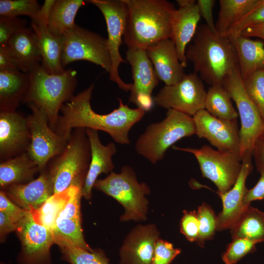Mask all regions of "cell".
<instances>
[{
  "instance_id": "24",
  "label": "cell",
  "mask_w": 264,
  "mask_h": 264,
  "mask_svg": "<svg viewBox=\"0 0 264 264\" xmlns=\"http://www.w3.org/2000/svg\"><path fill=\"white\" fill-rule=\"evenodd\" d=\"M158 80L165 86L179 82L186 74L174 42L170 39L161 41L146 49Z\"/></svg>"
},
{
  "instance_id": "41",
  "label": "cell",
  "mask_w": 264,
  "mask_h": 264,
  "mask_svg": "<svg viewBox=\"0 0 264 264\" xmlns=\"http://www.w3.org/2000/svg\"><path fill=\"white\" fill-rule=\"evenodd\" d=\"M27 24L26 20L19 17H0V46H6L12 37Z\"/></svg>"
},
{
  "instance_id": "46",
  "label": "cell",
  "mask_w": 264,
  "mask_h": 264,
  "mask_svg": "<svg viewBox=\"0 0 264 264\" xmlns=\"http://www.w3.org/2000/svg\"><path fill=\"white\" fill-rule=\"evenodd\" d=\"M260 177L256 184L251 189L247 190L243 198L245 206L250 205L254 200L264 199V173H261Z\"/></svg>"
},
{
  "instance_id": "51",
  "label": "cell",
  "mask_w": 264,
  "mask_h": 264,
  "mask_svg": "<svg viewBox=\"0 0 264 264\" xmlns=\"http://www.w3.org/2000/svg\"><path fill=\"white\" fill-rule=\"evenodd\" d=\"M176 2L179 7H185L195 5L197 1L195 0H177Z\"/></svg>"
},
{
  "instance_id": "14",
  "label": "cell",
  "mask_w": 264,
  "mask_h": 264,
  "mask_svg": "<svg viewBox=\"0 0 264 264\" xmlns=\"http://www.w3.org/2000/svg\"><path fill=\"white\" fill-rule=\"evenodd\" d=\"M16 231L21 243L19 264H51L50 249L54 243L52 233L37 223L30 212L26 211Z\"/></svg>"
},
{
  "instance_id": "47",
  "label": "cell",
  "mask_w": 264,
  "mask_h": 264,
  "mask_svg": "<svg viewBox=\"0 0 264 264\" xmlns=\"http://www.w3.org/2000/svg\"><path fill=\"white\" fill-rule=\"evenodd\" d=\"M257 171L264 173V132L257 139L252 152Z\"/></svg>"
},
{
  "instance_id": "22",
  "label": "cell",
  "mask_w": 264,
  "mask_h": 264,
  "mask_svg": "<svg viewBox=\"0 0 264 264\" xmlns=\"http://www.w3.org/2000/svg\"><path fill=\"white\" fill-rule=\"evenodd\" d=\"M91 151V159L88 170L82 189V197L89 200L92 190L98 176L101 174H110L114 165L112 156L117 152L115 144L110 142L106 145L101 143L98 131L85 129Z\"/></svg>"
},
{
  "instance_id": "35",
  "label": "cell",
  "mask_w": 264,
  "mask_h": 264,
  "mask_svg": "<svg viewBox=\"0 0 264 264\" xmlns=\"http://www.w3.org/2000/svg\"><path fill=\"white\" fill-rule=\"evenodd\" d=\"M58 246L63 259L70 264H111L101 249L89 251L66 243Z\"/></svg>"
},
{
  "instance_id": "50",
  "label": "cell",
  "mask_w": 264,
  "mask_h": 264,
  "mask_svg": "<svg viewBox=\"0 0 264 264\" xmlns=\"http://www.w3.org/2000/svg\"><path fill=\"white\" fill-rule=\"evenodd\" d=\"M240 35L248 38L257 37L264 43V23L248 27L243 30Z\"/></svg>"
},
{
  "instance_id": "10",
  "label": "cell",
  "mask_w": 264,
  "mask_h": 264,
  "mask_svg": "<svg viewBox=\"0 0 264 264\" xmlns=\"http://www.w3.org/2000/svg\"><path fill=\"white\" fill-rule=\"evenodd\" d=\"M174 150L190 153L198 161L202 176L217 186L219 196L228 192L235 183L242 168L239 154L215 150L208 145L199 149L173 146Z\"/></svg>"
},
{
  "instance_id": "20",
  "label": "cell",
  "mask_w": 264,
  "mask_h": 264,
  "mask_svg": "<svg viewBox=\"0 0 264 264\" xmlns=\"http://www.w3.org/2000/svg\"><path fill=\"white\" fill-rule=\"evenodd\" d=\"M252 157L251 153L243 156L241 170L235 183L228 192L219 196L222 200V209L217 215L218 231L230 229L248 206L243 204V198L248 190L245 186L246 178L253 169Z\"/></svg>"
},
{
  "instance_id": "1",
  "label": "cell",
  "mask_w": 264,
  "mask_h": 264,
  "mask_svg": "<svg viewBox=\"0 0 264 264\" xmlns=\"http://www.w3.org/2000/svg\"><path fill=\"white\" fill-rule=\"evenodd\" d=\"M93 88L92 84L62 106L55 132L69 137L74 129H91L107 132L119 144H130V131L141 120L145 111L131 108L119 99L117 109L108 114L97 113L90 104Z\"/></svg>"
},
{
  "instance_id": "30",
  "label": "cell",
  "mask_w": 264,
  "mask_h": 264,
  "mask_svg": "<svg viewBox=\"0 0 264 264\" xmlns=\"http://www.w3.org/2000/svg\"><path fill=\"white\" fill-rule=\"evenodd\" d=\"M83 0H54L49 10L47 25L52 35L62 37L75 24L79 9L86 4Z\"/></svg>"
},
{
  "instance_id": "2",
  "label": "cell",
  "mask_w": 264,
  "mask_h": 264,
  "mask_svg": "<svg viewBox=\"0 0 264 264\" xmlns=\"http://www.w3.org/2000/svg\"><path fill=\"white\" fill-rule=\"evenodd\" d=\"M186 50L187 60L196 73L211 86L220 84L238 65L235 47L229 38L212 32L206 24L198 26Z\"/></svg>"
},
{
  "instance_id": "25",
  "label": "cell",
  "mask_w": 264,
  "mask_h": 264,
  "mask_svg": "<svg viewBox=\"0 0 264 264\" xmlns=\"http://www.w3.org/2000/svg\"><path fill=\"white\" fill-rule=\"evenodd\" d=\"M200 17L196 4L176 9L172 15L170 39L174 42L184 67L187 65L186 50L196 32Z\"/></svg>"
},
{
  "instance_id": "4",
  "label": "cell",
  "mask_w": 264,
  "mask_h": 264,
  "mask_svg": "<svg viewBox=\"0 0 264 264\" xmlns=\"http://www.w3.org/2000/svg\"><path fill=\"white\" fill-rule=\"evenodd\" d=\"M28 73L30 85L23 103H33L42 108L55 131L62 106L74 96L77 71L68 68L61 74H49L40 64Z\"/></svg>"
},
{
  "instance_id": "48",
  "label": "cell",
  "mask_w": 264,
  "mask_h": 264,
  "mask_svg": "<svg viewBox=\"0 0 264 264\" xmlns=\"http://www.w3.org/2000/svg\"><path fill=\"white\" fill-rule=\"evenodd\" d=\"M18 223L12 219L0 212V238L1 242L5 239L6 235L17 230Z\"/></svg>"
},
{
  "instance_id": "36",
  "label": "cell",
  "mask_w": 264,
  "mask_h": 264,
  "mask_svg": "<svg viewBox=\"0 0 264 264\" xmlns=\"http://www.w3.org/2000/svg\"><path fill=\"white\" fill-rule=\"evenodd\" d=\"M41 8L36 0H0V17L26 16L32 20L38 16Z\"/></svg>"
},
{
  "instance_id": "3",
  "label": "cell",
  "mask_w": 264,
  "mask_h": 264,
  "mask_svg": "<svg viewBox=\"0 0 264 264\" xmlns=\"http://www.w3.org/2000/svg\"><path fill=\"white\" fill-rule=\"evenodd\" d=\"M127 8L124 43L128 48L146 50L170 39L171 21L176 9L165 0H124Z\"/></svg>"
},
{
  "instance_id": "52",
  "label": "cell",
  "mask_w": 264,
  "mask_h": 264,
  "mask_svg": "<svg viewBox=\"0 0 264 264\" xmlns=\"http://www.w3.org/2000/svg\"><path fill=\"white\" fill-rule=\"evenodd\" d=\"M0 264H6L3 263H0Z\"/></svg>"
},
{
  "instance_id": "18",
  "label": "cell",
  "mask_w": 264,
  "mask_h": 264,
  "mask_svg": "<svg viewBox=\"0 0 264 264\" xmlns=\"http://www.w3.org/2000/svg\"><path fill=\"white\" fill-rule=\"evenodd\" d=\"M82 187V185H75L68 202L57 219L52 235L54 242L58 245L66 243L91 251L93 249L86 242L81 226Z\"/></svg>"
},
{
  "instance_id": "49",
  "label": "cell",
  "mask_w": 264,
  "mask_h": 264,
  "mask_svg": "<svg viewBox=\"0 0 264 264\" xmlns=\"http://www.w3.org/2000/svg\"><path fill=\"white\" fill-rule=\"evenodd\" d=\"M19 71L6 46H0V71Z\"/></svg>"
},
{
  "instance_id": "6",
  "label": "cell",
  "mask_w": 264,
  "mask_h": 264,
  "mask_svg": "<svg viewBox=\"0 0 264 264\" xmlns=\"http://www.w3.org/2000/svg\"><path fill=\"white\" fill-rule=\"evenodd\" d=\"M90 159V147L86 129H73L64 151L46 167L54 194L63 192L72 185L83 186Z\"/></svg>"
},
{
  "instance_id": "40",
  "label": "cell",
  "mask_w": 264,
  "mask_h": 264,
  "mask_svg": "<svg viewBox=\"0 0 264 264\" xmlns=\"http://www.w3.org/2000/svg\"><path fill=\"white\" fill-rule=\"evenodd\" d=\"M264 23V0L259 3L242 19L234 24L226 36L232 38L240 35L245 28Z\"/></svg>"
},
{
  "instance_id": "33",
  "label": "cell",
  "mask_w": 264,
  "mask_h": 264,
  "mask_svg": "<svg viewBox=\"0 0 264 264\" xmlns=\"http://www.w3.org/2000/svg\"><path fill=\"white\" fill-rule=\"evenodd\" d=\"M232 99L222 85L211 86L206 92L204 107L212 115L223 120L237 119L238 112L234 108Z\"/></svg>"
},
{
  "instance_id": "37",
  "label": "cell",
  "mask_w": 264,
  "mask_h": 264,
  "mask_svg": "<svg viewBox=\"0 0 264 264\" xmlns=\"http://www.w3.org/2000/svg\"><path fill=\"white\" fill-rule=\"evenodd\" d=\"M197 215L199 223L198 244L203 247L206 241L214 237L217 231V218L214 210L207 203H202L198 207Z\"/></svg>"
},
{
  "instance_id": "11",
  "label": "cell",
  "mask_w": 264,
  "mask_h": 264,
  "mask_svg": "<svg viewBox=\"0 0 264 264\" xmlns=\"http://www.w3.org/2000/svg\"><path fill=\"white\" fill-rule=\"evenodd\" d=\"M27 104L31 110L26 117L31 135L27 153L41 173L64 151L70 137L60 135L50 127L47 115L42 108L33 103Z\"/></svg>"
},
{
  "instance_id": "19",
  "label": "cell",
  "mask_w": 264,
  "mask_h": 264,
  "mask_svg": "<svg viewBox=\"0 0 264 264\" xmlns=\"http://www.w3.org/2000/svg\"><path fill=\"white\" fill-rule=\"evenodd\" d=\"M155 224H138L125 238L119 250V264H151L159 238Z\"/></svg>"
},
{
  "instance_id": "28",
  "label": "cell",
  "mask_w": 264,
  "mask_h": 264,
  "mask_svg": "<svg viewBox=\"0 0 264 264\" xmlns=\"http://www.w3.org/2000/svg\"><path fill=\"white\" fill-rule=\"evenodd\" d=\"M229 38L235 47L242 79L264 69V43L262 41L254 40L242 35Z\"/></svg>"
},
{
  "instance_id": "42",
  "label": "cell",
  "mask_w": 264,
  "mask_h": 264,
  "mask_svg": "<svg viewBox=\"0 0 264 264\" xmlns=\"http://www.w3.org/2000/svg\"><path fill=\"white\" fill-rule=\"evenodd\" d=\"M181 252V249L175 248L173 244L159 238L155 245L151 264H171Z\"/></svg>"
},
{
  "instance_id": "44",
  "label": "cell",
  "mask_w": 264,
  "mask_h": 264,
  "mask_svg": "<svg viewBox=\"0 0 264 264\" xmlns=\"http://www.w3.org/2000/svg\"><path fill=\"white\" fill-rule=\"evenodd\" d=\"M0 212L5 214L17 223L23 218L26 213V211L11 201L1 190L0 192Z\"/></svg>"
},
{
  "instance_id": "12",
  "label": "cell",
  "mask_w": 264,
  "mask_h": 264,
  "mask_svg": "<svg viewBox=\"0 0 264 264\" xmlns=\"http://www.w3.org/2000/svg\"><path fill=\"white\" fill-rule=\"evenodd\" d=\"M95 5L102 13L106 21L108 37V45L111 61L110 79L126 91L130 90L132 84L124 82L119 74L121 63L126 61L122 58L119 49L122 44L127 14L124 0H89L86 1Z\"/></svg>"
},
{
  "instance_id": "15",
  "label": "cell",
  "mask_w": 264,
  "mask_h": 264,
  "mask_svg": "<svg viewBox=\"0 0 264 264\" xmlns=\"http://www.w3.org/2000/svg\"><path fill=\"white\" fill-rule=\"evenodd\" d=\"M196 134L207 139L217 150L239 154L240 130L237 119L223 120L215 117L205 109L193 116Z\"/></svg>"
},
{
  "instance_id": "16",
  "label": "cell",
  "mask_w": 264,
  "mask_h": 264,
  "mask_svg": "<svg viewBox=\"0 0 264 264\" xmlns=\"http://www.w3.org/2000/svg\"><path fill=\"white\" fill-rule=\"evenodd\" d=\"M54 0L44 1L38 16L31 20L30 26L37 38L42 58V67L49 74H59L66 70L61 61L62 37L50 33L47 25L49 10Z\"/></svg>"
},
{
  "instance_id": "7",
  "label": "cell",
  "mask_w": 264,
  "mask_h": 264,
  "mask_svg": "<svg viewBox=\"0 0 264 264\" xmlns=\"http://www.w3.org/2000/svg\"><path fill=\"white\" fill-rule=\"evenodd\" d=\"M196 134L192 116L169 109L162 121L152 123L138 138L135 149L138 154L155 164L163 159L166 151L182 138Z\"/></svg>"
},
{
  "instance_id": "34",
  "label": "cell",
  "mask_w": 264,
  "mask_h": 264,
  "mask_svg": "<svg viewBox=\"0 0 264 264\" xmlns=\"http://www.w3.org/2000/svg\"><path fill=\"white\" fill-rule=\"evenodd\" d=\"M74 186L72 185L63 192L54 194L39 209L31 212L34 220L52 233L57 219L68 202Z\"/></svg>"
},
{
  "instance_id": "31",
  "label": "cell",
  "mask_w": 264,
  "mask_h": 264,
  "mask_svg": "<svg viewBox=\"0 0 264 264\" xmlns=\"http://www.w3.org/2000/svg\"><path fill=\"white\" fill-rule=\"evenodd\" d=\"M230 230L232 240L264 242V212L249 205Z\"/></svg>"
},
{
  "instance_id": "13",
  "label": "cell",
  "mask_w": 264,
  "mask_h": 264,
  "mask_svg": "<svg viewBox=\"0 0 264 264\" xmlns=\"http://www.w3.org/2000/svg\"><path fill=\"white\" fill-rule=\"evenodd\" d=\"M206 92L202 80L195 72L185 74L178 83L165 86L153 98L154 103L191 116L205 109Z\"/></svg>"
},
{
  "instance_id": "9",
  "label": "cell",
  "mask_w": 264,
  "mask_h": 264,
  "mask_svg": "<svg viewBox=\"0 0 264 264\" xmlns=\"http://www.w3.org/2000/svg\"><path fill=\"white\" fill-rule=\"evenodd\" d=\"M78 61L94 63L109 73L111 68L107 39L75 24L62 36L61 61L65 68Z\"/></svg>"
},
{
  "instance_id": "5",
  "label": "cell",
  "mask_w": 264,
  "mask_h": 264,
  "mask_svg": "<svg viewBox=\"0 0 264 264\" xmlns=\"http://www.w3.org/2000/svg\"><path fill=\"white\" fill-rule=\"evenodd\" d=\"M94 188L111 197L124 208L121 221H145L147 219L151 190L145 182H139L133 170L124 166L119 173L111 172L103 179H97Z\"/></svg>"
},
{
  "instance_id": "23",
  "label": "cell",
  "mask_w": 264,
  "mask_h": 264,
  "mask_svg": "<svg viewBox=\"0 0 264 264\" xmlns=\"http://www.w3.org/2000/svg\"><path fill=\"white\" fill-rule=\"evenodd\" d=\"M126 54V60L131 66L133 79L129 101L134 104L139 98L152 97L153 90L159 80L146 50L129 48Z\"/></svg>"
},
{
  "instance_id": "26",
  "label": "cell",
  "mask_w": 264,
  "mask_h": 264,
  "mask_svg": "<svg viewBox=\"0 0 264 264\" xmlns=\"http://www.w3.org/2000/svg\"><path fill=\"white\" fill-rule=\"evenodd\" d=\"M6 46L19 71L29 73L41 64L42 58L35 34L31 26L17 32Z\"/></svg>"
},
{
  "instance_id": "21",
  "label": "cell",
  "mask_w": 264,
  "mask_h": 264,
  "mask_svg": "<svg viewBox=\"0 0 264 264\" xmlns=\"http://www.w3.org/2000/svg\"><path fill=\"white\" fill-rule=\"evenodd\" d=\"M1 190L16 205L30 212L39 209L54 194L52 182L46 168L36 179L25 184L10 185Z\"/></svg>"
},
{
  "instance_id": "43",
  "label": "cell",
  "mask_w": 264,
  "mask_h": 264,
  "mask_svg": "<svg viewBox=\"0 0 264 264\" xmlns=\"http://www.w3.org/2000/svg\"><path fill=\"white\" fill-rule=\"evenodd\" d=\"M180 232L190 242H197L199 235V223L197 211L184 210L180 222Z\"/></svg>"
},
{
  "instance_id": "8",
  "label": "cell",
  "mask_w": 264,
  "mask_h": 264,
  "mask_svg": "<svg viewBox=\"0 0 264 264\" xmlns=\"http://www.w3.org/2000/svg\"><path fill=\"white\" fill-rule=\"evenodd\" d=\"M222 85L238 110L241 125L240 158L242 161L245 154H252L257 139L264 132V121L244 88L238 65L226 75Z\"/></svg>"
},
{
  "instance_id": "29",
  "label": "cell",
  "mask_w": 264,
  "mask_h": 264,
  "mask_svg": "<svg viewBox=\"0 0 264 264\" xmlns=\"http://www.w3.org/2000/svg\"><path fill=\"white\" fill-rule=\"evenodd\" d=\"M38 172V166L27 152L1 161L0 187L3 190L10 185L27 183Z\"/></svg>"
},
{
  "instance_id": "32",
  "label": "cell",
  "mask_w": 264,
  "mask_h": 264,
  "mask_svg": "<svg viewBox=\"0 0 264 264\" xmlns=\"http://www.w3.org/2000/svg\"><path fill=\"white\" fill-rule=\"evenodd\" d=\"M259 1L260 0H220V11L215 23L217 33L226 36L230 29Z\"/></svg>"
},
{
  "instance_id": "38",
  "label": "cell",
  "mask_w": 264,
  "mask_h": 264,
  "mask_svg": "<svg viewBox=\"0 0 264 264\" xmlns=\"http://www.w3.org/2000/svg\"><path fill=\"white\" fill-rule=\"evenodd\" d=\"M244 88L264 121V69L242 79Z\"/></svg>"
},
{
  "instance_id": "17",
  "label": "cell",
  "mask_w": 264,
  "mask_h": 264,
  "mask_svg": "<svg viewBox=\"0 0 264 264\" xmlns=\"http://www.w3.org/2000/svg\"><path fill=\"white\" fill-rule=\"evenodd\" d=\"M30 141L26 117L16 111L0 112V162L27 152Z\"/></svg>"
},
{
  "instance_id": "27",
  "label": "cell",
  "mask_w": 264,
  "mask_h": 264,
  "mask_svg": "<svg viewBox=\"0 0 264 264\" xmlns=\"http://www.w3.org/2000/svg\"><path fill=\"white\" fill-rule=\"evenodd\" d=\"M29 85L28 73L0 71V112L16 111L23 103Z\"/></svg>"
},
{
  "instance_id": "39",
  "label": "cell",
  "mask_w": 264,
  "mask_h": 264,
  "mask_svg": "<svg viewBox=\"0 0 264 264\" xmlns=\"http://www.w3.org/2000/svg\"><path fill=\"white\" fill-rule=\"evenodd\" d=\"M256 244L245 239H233L222 254V260L225 264H236L246 255L256 250Z\"/></svg>"
},
{
  "instance_id": "45",
  "label": "cell",
  "mask_w": 264,
  "mask_h": 264,
  "mask_svg": "<svg viewBox=\"0 0 264 264\" xmlns=\"http://www.w3.org/2000/svg\"><path fill=\"white\" fill-rule=\"evenodd\" d=\"M215 3L214 0H198L196 5L200 17L205 20L207 26L212 32L217 33L213 17V9Z\"/></svg>"
}]
</instances>
